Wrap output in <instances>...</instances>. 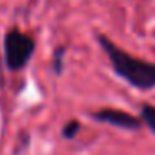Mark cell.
<instances>
[{"label":"cell","mask_w":155,"mask_h":155,"mask_svg":"<svg viewBox=\"0 0 155 155\" xmlns=\"http://www.w3.org/2000/svg\"><path fill=\"white\" fill-rule=\"evenodd\" d=\"M97 40L107 54L114 72L132 87L140 90H150L155 87V64L135 58L114 44L105 35H97Z\"/></svg>","instance_id":"cell-1"},{"label":"cell","mask_w":155,"mask_h":155,"mask_svg":"<svg viewBox=\"0 0 155 155\" xmlns=\"http://www.w3.org/2000/svg\"><path fill=\"white\" fill-rule=\"evenodd\" d=\"M35 52V42L30 35L12 28L4 37V57L5 65L10 72H18L30 62Z\"/></svg>","instance_id":"cell-2"},{"label":"cell","mask_w":155,"mask_h":155,"mask_svg":"<svg viewBox=\"0 0 155 155\" xmlns=\"http://www.w3.org/2000/svg\"><path fill=\"white\" fill-rule=\"evenodd\" d=\"M92 118L102 124H108L125 130H138L142 127V120L135 115L127 114L124 110H115V108H102L92 114Z\"/></svg>","instance_id":"cell-3"},{"label":"cell","mask_w":155,"mask_h":155,"mask_svg":"<svg viewBox=\"0 0 155 155\" xmlns=\"http://www.w3.org/2000/svg\"><path fill=\"white\" fill-rule=\"evenodd\" d=\"M140 118L143 120V124L155 134V105L143 104L140 108Z\"/></svg>","instance_id":"cell-4"},{"label":"cell","mask_w":155,"mask_h":155,"mask_svg":"<svg viewBox=\"0 0 155 155\" xmlns=\"http://www.w3.org/2000/svg\"><path fill=\"white\" fill-rule=\"evenodd\" d=\"M80 122L78 120H70V122H67L65 124V127L62 128V135H64L65 138H74L75 135L80 132Z\"/></svg>","instance_id":"cell-5"},{"label":"cell","mask_w":155,"mask_h":155,"mask_svg":"<svg viewBox=\"0 0 155 155\" xmlns=\"http://www.w3.org/2000/svg\"><path fill=\"white\" fill-rule=\"evenodd\" d=\"M64 55H65V48L58 47L54 54V72L57 75L62 74V68H64Z\"/></svg>","instance_id":"cell-6"}]
</instances>
